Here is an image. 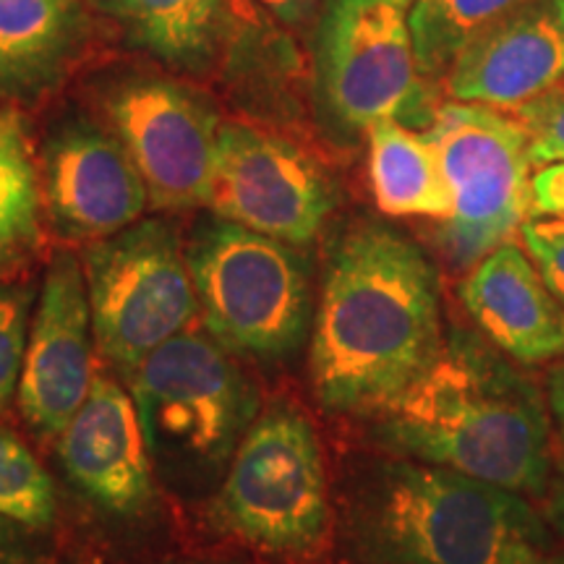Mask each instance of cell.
Segmentation results:
<instances>
[{
    "label": "cell",
    "mask_w": 564,
    "mask_h": 564,
    "mask_svg": "<svg viewBox=\"0 0 564 564\" xmlns=\"http://www.w3.org/2000/svg\"><path fill=\"white\" fill-rule=\"evenodd\" d=\"M426 139L453 199L444 251L460 267L478 264L533 215V160L523 126L507 110L447 102L434 112Z\"/></svg>",
    "instance_id": "obj_7"
},
{
    "label": "cell",
    "mask_w": 564,
    "mask_h": 564,
    "mask_svg": "<svg viewBox=\"0 0 564 564\" xmlns=\"http://www.w3.org/2000/svg\"><path fill=\"white\" fill-rule=\"evenodd\" d=\"M34 291L21 282H0V413L19 394L32 329Z\"/></svg>",
    "instance_id": "obj_23"
},
{
    "label": "cell",
    "mask_w": 564,
    "mask_h": 564,
    "mask_svg": "<svg viewBox=\"0 0 564 564\" xmlns=\"http://www.w3.org/2000/svg\"><path fill=\"white\" fill-rule=\"evenodd\" d=\"M442 345L440 278L426 253L377 223L345 230L324 267L308 350L324 411L379 413Z\"/></svg>",
    "instance_id": "obj_1"
},
{
    "label": "cell",
    "mask_w": 564,
    "mask_h": 564,
    "mask_svg": "<svg viewBox=\"0 0 564 564\" xmlns=\"http://www.w3.org/2000/svg\"><path fill=\"white\" fill-rule=\"evenodd\" d=\"M68 484L116 518H144L158 505L154 465L131 392L108 377L95 384L58 436Z\"/></svg>",
    "instance_id": "obj_14"
},
{
    "label": "cell",
    "mask_w": 564,
    "mask_h": 564,
    "mask_svg": "<svg viewBox=\"0 0 564 564\" xmlns=\"http://www.w3.org/2000/svg\"><path fill=\"white\" fill-rule=\"evenodd\" d=\"M212 520L264 554L308 556L333 525L319 434L293 403L257 415L225 470Z\"/></svg>",
    "instance_id": "obj_6"
},
{
    "label": "cell",
    "mask_w": 564,
    "mask_h": 564,
    "mask_svg": "<svg viewBox=\"0 0 564 564\" xmlns=\"http://www.w3.org/2000/svg\"><path fill=\"white\" fill-rule=\"evenodd\" d=\"M0 564H40L34 531L0 514Z\"/></svg>",
    "instance_id": "obj_27"
},
{
    "label": "cell",
    "mask_w": 564,
    "mask_h": 564,
    "mask_svg": "<svg viewBox=\"0 0 564 564\" xmlns=\"http://www.w3.org/2000/svg\"><path fill=\"white\" fill-rule=\"evenodd\" d=\"M369 440L499 489L541 497L552 434L539 384L476 337L455 333L394 403L369 415Z\"/></svg>",
    "instance_id": "obj_2"
},
{
    "label": "cell",
    "mask_w": 564,
    "mask_h": 564,
    "mask_svg": "<svg viewBox=\"0 0 564 564\" xmlns=\"http://www.w3.org/2000/svg\"><path fill=\"white\" fill-rule=\"evenodd\" d=\"M460 301L486 340L512 361L539 366L564 356V306L518 243H502L474 264Z\"/></svg>",
    "instance_id": "obj_16"
},
{
    "label": "cell",
    "mask_w": 564,
    "mask_h": 564,
    "mask_svg": "<svg viewBox=\"0 0 564 564\" xmlns=\"http://www.w3.org/2000/svg\"><path fill=\"white\" fill-rule=\"evenodd\" d=\"M413 6L415 0H327L316 68L324 108L343 129L369 131L419 105Z\"/></svg>",
    "instance_id": "obj_9"
},
{
    "label": "cell",
    "mask_w": 564,
    "mask_h": 564,
    "mask_svg": "<svg viewBox=\"0 0 564 564\" xmlns=\"http://www.w3.org/2000/svg\"><path fill=\"white\" fill-rule=\"evenodd\" d=\"M133 47L175 68L202 70L217 55L225 0H91Z\"/></svg>",
    "instance_id": "obj_19"
},
{
    "label": "cell",
    "mask_w": 564,
    "mask_h": 564,
    "mask_svg": "<svg viewBox=\"0 0 564 564\" xmlns=\"http://www.w3.org/2000/svg\"><path fill=\"white\" fill-rule=\"evenodd\" d=\"M525 0H415L411 13L421 76H447L455 61Z\"/></svg>",
    "instance_id": "obj_21"
},
{
    "label": "cell",
    "mask_w": 564,
    "mask_h": 564,
    "mask_svg": "<svg viewBox=\"0 0 564 564\" xmlns=\"http://www.w3.org/2000/svg\"><path fill=\"white\" fill-rule=\"evenodd\" d=\"M549 411H552L556 432L564 442V364L556 366L552 377H549Z\"/></svg>",
    "instance_id": "obj_30"
},
{
    "label": "cell",
    "mask_w": 564,
    "mask_h": 564,
    "mask_svg": "<svg viewBox=\"0 0 564 564\" xmlns=\"http://www.w3.org/2000/svg\"><path fill=\"white\" fill-rule=\"evenodd\" d=\"M186 259L212 340L262 364L303 348L314 324V291L299 246L209 215L196 223Z\"/></svg>",
    "instance_id": "obj_5"
},
{
    "label": "cell",
    "mask_w": 564,
    "mask_h": 564,
    "mask_svg": "<svg viewBox=\"0 0 564 564\" xmlns=\"http://www.w3.org/2000/svg\"><path fill=\"white\" fill-rule=\"evenodd\" d=\"M212 215L282 243H312L335 207L327 173L291 141L223 123Z\"/></svg>",
    "instance_id": "obj_11"
},
{
    "label": "cell",
    "mask_w": 564,
    "mask_h": 564,
    "mask_svg": "<svg viewBox=\"0 0 564 564\" xmlns=\"http://www.w3.org/2000/svg\"><path fill=\"white\" fill-rule=\"evenodd\" d=\"M259 6H264L274 19H280L282 24L299 26L306 19H312L319 0H257Z\"/></svg>",
    "instance_id": "obj_28"
},
{
    "label": "cell",
    "mask_w": 564,
    "mask_h": 564,
    "mask_svg": "<svg viewBox=\"0 0 564 564\" xmlns=\"http://www.w3.org/2000/svg\"><path fill=\"white\" fill-rule=\"evenodd\" d=\"M154 474L175 491H207L259 415V392L230 350L209 335L181 333L131 373Z\"/></svg>",
    "instance_id": "obj_4"
},
{
    "label": "cell",
    "mask_w": 564,
    "mask_h": 564,
    "mask_svg": "<svg viewBox=\"0 0 564 564\" xmlns=\"http://www.w3.org/2000/svg\"><path fill=\"white\" fill-rule=\"evenodd\" d=\"M523 249L535 270L564 306V220L556 217H528L520 228Z\"/></svg>",
    "instance_id": "obj_25"
},
{
    "label": "cell",
    "mask_w": 564,
    "mask_h": 564,
    "mask_svg": "<svg viewBox=\"0 0 564 564\" xmlns=\"http://www.w3.org/2000/svg\"><path fill=\"white\" fill-rule=\"evenodd\" d=\"M533 215L564 220V162L544 165L533 175Z\"/></svg>",
    "instance_id": "obj_26"
},
{
    "label": "cell",
    "mask_w": 564,
    "mask_h": 564,
    "mask_svg": "<svg viewBox=\"0 0 564 564\" xmlns=\"http://www.w3.org/2000/svg\"><path fill=\"white\" fill-rule=\"evenodd\" d=\"M84 280L97 348L126 373L199 314L186 249L165 220H139L89 243Z\"/></svg>",
    "instance_id": "obj_8"
},
{
    "label": "cell",
    "mask_w": 564,
    "mask_h": 564,
    "mask_svg": "<svg viewBox=\"0 0 564 564\" xmlns=\"http://www.w3.org/2000/svg\"><path fill=\"white\" fill-rule=\"evenodd\" d=\"M546 523L554 528L556 533L564 539V468L560 476L549 484V497H546Z\"/></svg>",
    "instance_id": "obj_29"
},
{
    "label": "cell",
    "mask_w": 564,
    "mask_h": 564,
    "mask_svg": "<svg viewBox=\"0 0 564 564\" xmlns=\"http://www.w3.org/2000/svg\"><path fill=\"white\" fill-rule=\"evenodd\" d=\"M0 514L34 533L53 528L58 518L53 476L3 423H0Z\"/></svg>",
    "instance_id": "obj_22"
},
{
    "label": "cell",
    "mask_w": 564,
    "mask_h": 564,
    "mask_svg": "<svg viewBox=\"0 0 564 564\" xmlns=\"http://www.w3.org/2000/svg\"><path fill=\"white\" fill-rule=\"evenodd\" d=\"M507 112H512L523 126L533 165L564 162V79L541 91L531 102Z\"/></svg>",
    "instance_id": "obj_24"
},
{
    "label": "cell",
    "mask_w": 564,
    "mask_h": 564,
    "mask_svg": "<svg viewBox=\"0 0 564 564\" xmlns=\"http://www.w3.org/2000/svg\"><path fill=\"white\" fill-rule=\"evenodd\" d=\"M202 564H230V562H202Z\"/></svg>",
    "instance_id": "obj_32"
},
{
    "label": "cell",
    "mask_w": 564,
    "mask_h": 564,
    "mask_svg": "<svg viewBox=\"0 0 564 564\" xmlns=\"http://www.w3.org/2000/svg\"><path fill=\"white\" fill-rule=\"evenodd\" d=\"M105 112L154 209L209 204L223 123L202 95L183 84L139 76L108 91Z\"/></svg>",
    "instance_id": "obj_10"
},
{
    "label": "cell",
    "mask_w": 564,
    "mask_h": 564,
    "mask_svg": "<svg viewBox=\"0 0 564 564\" xmlns=\"http://www.w3.org/2000/svg\"><path fill=\"white\" fill-rule=\"evenodd\" d=\"M42 186L26 126L17 110H0V282L37 253Z\"/></svg>",
    "instance_id": "obj_20"
},
{
    "label": "cell",
    "mask_w": 564,
    "mask_h": 564,
    "mask_svg": "<svg viewBox=\"0 0 564 564\" xmlns=\"http://www.w3.org/2000/svg\"><path fill=\"white\" fill-rule=\"evenodd\" d=\"M366 133L369 178L377 207L390 217L447 220L453 215V199L426 133L405 129L394 118L373 123Z\"/></svg>",
    "instance_id": "obj_18"
},
{
    "label": "cell",
    "mask_w": 564,
    "mask_h": 564,
    "mask_svg": "<svg viewBox=\"0 0 564 564\" xmlns=\"http://www.w3.org/2000/svg\"><path fill=\"white\" fill-rule=\"evenodd\" d=\"M42 204L68 241H102L139 223L150 204L129 150L102 126L74 118L61 123L40 160Z\"/></svg>",
    "instance_id": "obj_12"
},
{
    "label": "cell",
    "mask_w": 564,
    "mask_h": 564,
    "mask_svg": "<svg viewBox=\"0 0 564 564\" xmlns=\"http://www.w3.org/2000/svg\"><path fill=\"white\" fill-rule=\"evenodd\" d=\"M340 535L361 564H505L514 549L552 544L523 494L400 455L350 470Z\"/></svg>",
    "instance_id": "obj_3"
},
{
    "label": "cell",
    "mask_w": 564,
    "mask_h": 564,
    "mask_svg": "<svg viewBox=\"0 0 564 564\" xmlns=\"http://www.w3.org/2000/svg\"><path fill=\"white\" fill-rule=\"evenodd\" d=\"M505 564H564V552H554L552 546H523L514 549Z\"/></svg>",
    "instance_id": "obj_31"
},
{
    "label": "cell",
    "mask_w": 564,
    "mask_h": 564,
    "mask_svg": "<svg viewBox=\"0 0 564 564\" xmlns=\"http://www.w3.org/2000/svg\"><path fill=\"white\" fill-rule=\"evenodd\" d=\"M91 312L84 264L74 253H55L34 312L17 403L26 426L58 440L95 384Z\"/></svg>",
    "instance_id": "obj_13"
},
{
    "label": "cell",
    "mask_w": 564,
    "mask_h": 564,
    "mask_svg": "<svg viewBox=\"0 0 564 564\" xmlns=\"http://www.w3.org/2000/svg\"><path fill=\"white\" fill-rule=\"evenodd\" d=\"M564 79V0H525L465 51L444 82L455 102L514 110Z\"/></svg>",
    "instance_id": "obj_15"
},
{
    "label": "cell",
    "mask_w": 564,
    "mask_h": 564,
    "mask_svg": "<svg viewBox=\"0 0 564 564\" xmlns=\"http://www.w3.org/2000/svg\"><path fill=\"white\" fill-rule=\"evenodd\" d=\"M79 40L76 0H0V97L58 79Z\"/></svg>",
    "instance_id": "obj_17"
}]
</instances>
